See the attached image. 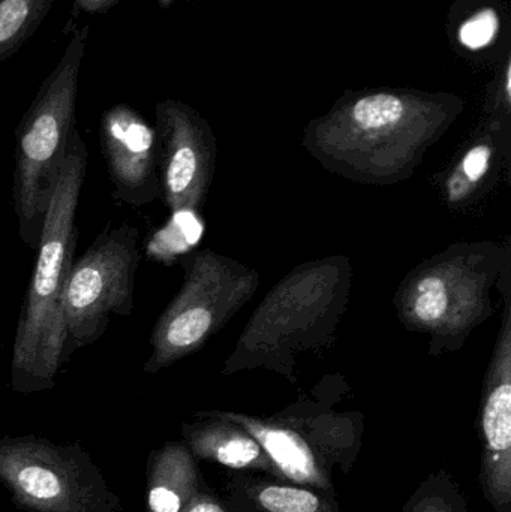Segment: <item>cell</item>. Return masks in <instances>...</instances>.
Segmentation results:
<instances>
[{
	"label": "cell",
	"instance_id": "21",
	"mask_svg": "<svg viewBox=\"0 0 511 512\" xmlns=\"http://www.w3.org/2000/svg\"><path fill=\"white\" fill-rule=\"evenodd\" d=\"M510 86H511V81H510V68H509V69H507V78H506L507 99H510V93H511Z\"/></svg>",
	"mask_w": 511,
	"mask_h": 512
},
{
	"label": "cell",
	"instance_id": "17",
	"mask_svg": "<svg viewBox=\"0 0 511 512\" xmlns=\"http://www.w3.org/2000/svg\"><path fill=\"white\" fill-rule=\"evenodd\" d=\"M260 454L257 442L242 438V436L227 439L216 450L219 462L222 465L231 466V468H243V466L251 465L260 457Z\"/></svg>",
	"mask_w": 511,
	"mask_h": 512
},
{
	"label": "cell",
	"instance_id": "3",
	"mask_svg": "<svg viewBox=\"0 0 511 512\" xmlns=\"http://www.w3.org/2000/svg\"><path fill=\"white\" fill-rule=\"evenodd\" d=\"M90 27L75 29L15 131L12 201L24 245L38 248L45 212L75 129L78 77Z\"/></svg>",
	"mask_w": 511,
	"mask_h": 512
},
{
	"label": "cell",
	"instance_id": "5",
	"mask_svg": "<svg viewBox=\"0 0 511 512\" xmlns=\"http://www.w3.org/2000/svg\"><path fill=\"white\" fill-rule=\"evenodd\" d=\"M350 274L342 256L291 271L255 310L231 358H287L320 343L344 312Z\"/></svg>",
	"mask_w": 511,
	"mask_h": 512
},
{
	"label": "cell",
	"instance_id": "6",
	"mask_svg": "<svg viewBox=\"0 0 511 512\" xmlns=\"http://www.w3.org/2000/svg\"><path fill=\"white\" fill-rule=\"evenodd\" d=\"M182 288L165 307L150 336L144 370L158 372L197 352L254 297L260 276L228 256L206 251L182 255Z\"/></svg>",
	"mask_w": 511,
	"mask_h": 512
},
{
	"label": "cell",
	"instance_id": "14",
	"mask_svg": "<svg viewBox=\"0 0 511 512\" xmlns=\"http://www.w3.org/2000/svg\"><path fill=\"white\" fill-rule=\"evenodd\" d=\"M260 502L270 512H317L320 499L308 490L290 487H267L261 492Z\"/></svg>",
	"mask_w": 511,
	"mask_h": 512
},
{
	"label": "cell",
	"instance_id": "15",
	"mask_svg": "<svg viewBox=\"0 0 511 512\" xmlns=\"http://www.w3.org/2000/svg\"><path fill=\"white\" fill-rule=\"evenodd\" d=\"M500 29V20L494 9H483L465 21L459 29V41L470 50L488 47Z\"/></svg>",
	"mask_w": 511,
	"mask_h": 512
},
{
	"label": "cell",
	"instance_id": "20",
	"mask_svg": "<svg viewBox=\"0 0 511 512\" xmlns=\"http://www.w3.org/2000/svg\"><path fill=\"white\" fill-rule=\"evenodd\" d=\"M189 512H224L215 504H200Z\"/></svg>",
	"mask_w": 511,
	"mask_h": 512
},
{
	"label": "cell",
	"instance_id": "4",
	"mask_svg": "<svg viewBox=\"0 0 511 512\" xmlns=\"http://www.w3.org/2000/svg\"><path fill=\"white\" fill-rule=\"evenodd\" d=\"M509 255L497 243H456L414 268L399 288L396 309L408 330L432 348H459L492 315L491 294Z\"/></svg>",
	"mask_w": 511,
	"mask_h": 512
},
{
	"label": "cell",
	"instance_id": "13",
	"mask_svg": "<svg viewBox=\"0 0 511 512\" xmlns=\"http://www.w3.org/2000/svg\"><path fill=\"white\" fill-rule=\"evenodd\" d=\"M494 158V146L488 141L474 144L465 153L464 158L447 180V200L450 204L462 203L476 192L477 186L482 185L483 180L488 177Z\"/></svg>",
	"mask_w": 511,
	"mask_h": 512
},
{
	"label": "cell",
	"instance_id": "10",
	"mask_svg": "<svg viewBox=\"0 0 511 512\" xmlns=\"http://www.w3.org/2000/svg\"><path fill=\"white\" fill-rule=\"evenodd\" d=\"M483 429L494 451L510 450L511 445V316L506 301L503 325L498 334L489 370V387L483 409Z\"/></svg>",
	"mask_w": 511,
	"mask_h": 512
},
{
	"label": "cell",
	"instance_id": "2",
	"mask_svg": "<svg viewBox=\"0 0 511 512\" xmlns=\"http://www.w3.org/2000/svg\"><path fill=\"white\" fill-rule=\"evenodd\" d=\"M449 117L431 102L372 93L321 120L306 134L305 146L323 167L345 179L395 185L416 171Z\"/></svg>",
	"mask_w": 511,
	"mask_h": 512
},
{
	"label": "cell",
	"instance_id": "18",
	"mask_svg": "<svg viewBox=\"0 0 511 512\" xmlns=\"http://www.w3.org/2000/svg\"><path fill=\"white\" fill-rule=\"evenodd\" d=\"M150 508L155 512H179L180 510V499L176 493L171 492L168 489L152 490L149 498Z\"/></svg>",
	"mask_w": 511,
	"mask_h": 512
},
{
	"label": "cell",
	"instance_id": "12",
	"mask_svg": "<svg viewBox=\"0 0 511 512\" xmlns=\"http://www.w3.org/2000/svg\"><path fill=\"white\" fill-rule=\"evenodd\" d=\"M237 418H240L242 423L251 430L252 435L261 442L287 477L300 483H308L317 478L314 459L296 436L291 435L287 430L269 429L246 418Z\"/></svg>",
	"mask_w": 511,
	"mask_h": 512
},
{
	"label": "cell",
	"instance_id": "19",
	"mask_svg": "<svg viewBox=\"0 0 511 512\" xmlns=\"http://www.w3.org/2000/svg\"><path fill=\"white\" fill-rule=\"evenodd\" d=\"M122 0H72V11L77 14H107Z\"/></svg>",
	"mask_w": 511,
	"mask_h": 512
},
{
	"label": "cell",
	"instance_id": "9",
	"mask_svg": "<svg viewBox=\"0 0 511 512\" xmlns=\"http://www.w3.org/2000/svg\"><path fill=\"white\" fill-rule=\"evenodd\" d=\"M99 143L113 183V198L140 209L161 197L156 131L125 102L99 119Z\"/></svg>",
	"mask_w": 511,
	"mask_h": 512
},
{
	"label": "cell",
	"instance_id": "7",
	"mask_svg": "<svg viewBox=\"0 0 511 512\" xmlns=\"http://www.w3.org/2000/svg\"><path fill=\"white\" fill-rule=\"evenodd\" d=\"M140 259V233L129 224L107 228L75 259L63 297V363L98 342L113 316L131 315Z\"/></svg>",
	"mask_w": 511,
	"mask_h": 512
},
{
	"label": "cell",
	"instance_id": "1",
	"mask_svg": "<svg viewBox=\"0 0 511 512\" xmlns=\"http://www.w3.org/2000/svg\"><path fill=\"white\" fill-rule=\"evenodd\" d=\"M89 152L75 128L45 212L36 262L12 346V382L20 388L53 384L63 363V297L77 251V210Z\"/></svg>",
	"mask_w": 511,
	"mask_h": 512
},
{
	"label": "cell",
	"instance_id": "16",
	"mask_svg": "<svg viewBox=\"0 0 511 512\" xmlns=\"http://www.w3.org/2000/svg\"><path fill=\"white\" fill-rule=\"evenodd\" d=\"M18 484L27 495L36 499L56 498L62 490L59 478L48 469L38 468V466L23 469L18 475Z\"/></svg>",
	"mask_w": 511,
	"mask_h": 512
},
{
	"label": "cell",
	"instance_id": "22",
	"mask_svg": "<svg viewBox=\"0 0 511 512\" xmlns=\"http://www.w3.org/2000/svg\"><path fill=\"white\" fill-rule=\"evenodd\" d=\"M174 0H158L159 6L161 8H170L171 5H173Z\"/></svg>",
	"mask_w": 511,
	"mask_h": 512
},
{
	"label": "cell",
	"instance_id": "11",
	"mask_svg": "<svg viewBox=\"0 0 511 512\" xmlns=\"http://www.w3.org/2000/svg\"><path fill=\"white\" fill-rule=\"evenodd\" d=\"M56 0H0V62L14 56L42 21Z\"/></svg>",
	"mask_w": 511,
	"mask_h": 512
},
{
	"label": "cell",
	"instance_id": "8",
	"mask_svg": "<svg viewBox=\"0 0 511 512\" xmlns=\"http://www.w3.org/2000/svg\"><path fill=\"white\" fill-rule=\"evenodd\" d=\"M155 111L161 198L171 215H198L215 174V138L201 117L182 102H159Z\"/></svg>",
	"mask_w": 511,
	"mask_h": 512
}]
</instances>
